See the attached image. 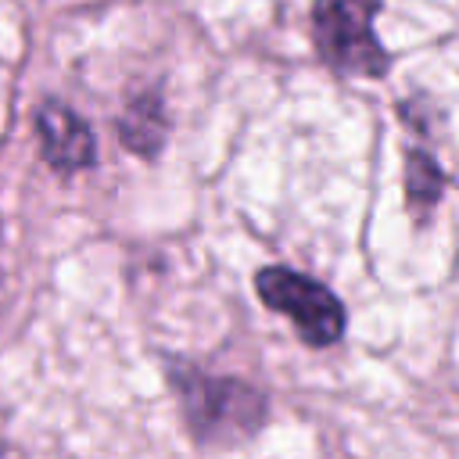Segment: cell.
Returning <instances> with one entry per match:
<instances>
[{"label":"cell","mask_w":459,"mask_h":459,"mask_svg":"<svg viewBox=\"0 0 459 459\" xmlns=\"http://www.w3.org/2000/svg\"><path fill=\"white\" fill-rule=\"evenodd\" d=\"M405 186H409V201L412 204H430L441 197V186H445V172L441 165L434 161V154H423V151H409V176H405Z\"/></svg>","instance_id":"obj_6"},{"label":"cell","mask_w":459,"mask_h":459,"mask_svg":"<svg viewBox=\"0 0 459 459\" xmlns=\"http://www.w3.org/2000/svg\"><path fill=\"white\" fill-rule=\"evenodd\" d=\"M176 387H179L190 430L201 441L247 437L265 416V398L240 380L208 377V373H176Z\"/></svg>","instance_id":"obj_2"},{"label":"cell","mask_w":459,"mask_h":459,"mask_svg":"<svg viewBox=\"0 0 459 459\" xmlns=\"http://www.w3.org/2000/svg\"><path fill=\"white\" fill-rule=\"evenodd\" d=\"M36 133L43 143V158L57 172H79L97 161L93 129L68 108V104H43L36 115Z\"/></svg>","instance_id":"obj_4"},{"label":"cell","mask_w":459,"mask_h":459,"mask_svg":"<svg viewBox=\"0 0 459 459\" xmlns=\"http://www.w3.org/2000/svg\"><path fill=\"white\" fill-rule=\"evenodd\" d=\"M161 136H165V115H161L158 97H140L122 115V140H126V147L140 151V154H154L161 147Z\"/></svg>","instance_id":"obj_5"},{"label":"cell","mask_w":459,"mask_h":459,"mask_svg":"<svg viewBox=\"0 0 459 459\" xmlns=\"http://www.w3.org/2000/svg\"><path fill=\"white\" fill-rule=\"evenodd\" d=\"M255 290L258 298L290 316V323L298 326L301 341L312 348H326L337 344L344 333V305L312 276L283 269V265H269L255 276Z\"/></svg>","instance_id":"obj_3"},{"label":"cell","mask_w":459,"mask_h":459,"mask_svg":"<svg viewBox=\"0 0 459 459\" xmlns=\"http://www.w3.org/2000/svg\"><path fill=\"white\" fill-rule=\"evenodd\" d=\"M380 0H316L312 36L319 57L341 75H384L391 57L373 32Z\"/></svg>","instance_id":"obj_1"}]
</instances>
